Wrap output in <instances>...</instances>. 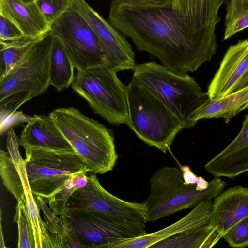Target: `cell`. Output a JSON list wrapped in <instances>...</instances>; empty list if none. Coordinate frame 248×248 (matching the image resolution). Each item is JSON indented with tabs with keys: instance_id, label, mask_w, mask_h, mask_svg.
Returning <instances> with one entry per match:
<instances>
[{
	"instance_id": "1",
	"label": "cell",
	"mask_w": 248,
	"mask_h": 248,
	"mask_svg": "<svg viewBox=\"0 0 248 248\" xmlns=\"http://www.w3.org/2000/svg\"><path fill=\"white\" fill-rule=\"evenodd\" d=\"M108 21L129 38L137 50L157 58L162 65L178 75L195 71L217 52L216 25L191 33L174 13L171 3L113 0Z\"/></svg>"
},
{
	"instance_id": "2",
	"label": "cell",
	"mask_w": 248,
	"mask_h": 248,
	"mask_svg": "<svg viewBox=\"0 0 248 248\" xmlns=\"http://www.w3.org/2000/svg\"><path fill=\"white\" fill-rule=\"evenodd\" d=\"M89 171L112 170L118 155L112 131L73 107L59 108L49 115Z\"/></svg>"
},
{
	"instance_id": "3",
	"label": "cell",
	"mask_w": 248,
	"mask_h": 248,
	"mask_svg": "<svg viewBox=\"0 0 248 248\" xmlns=\"http://www.w3.org/2000/svg\"><path fill=\"white\" fill-rule=\"evenodd\" d=\"M53 37L48 31L36 39L17 65L0 80V108L8 116L26 101L44 93L50 85Z\"/></svg>"
},
{
	"instance_id": "4",
	"label": "cell",
	"mask_w": 248,
	"mask_h": 248,
	"mask_svg": "<svg viewBox=\"0 0 248 248\" xmlns=\"http://www.w3.org/2000/svg\"><path fill=\"white\" fill-rule=\"evenodd\" d=\"M133 71V78L161 101L185 128L196 125L189 120V116L209 98L193 78L178 75L153 62L137 64Z\"/></svg>"
},
{
	"instance_id": "5",
	"label": "cell",
	"mask_w": 248,
	"mask_h": 248,
	"mask_svg": "<svg viewBox=\"0 0 248 248\" xmlns=\"http://www.w3.org/2000/svg\"><path fill=\"white\" fill-rule=\"evenodd\" d=\"M126 93L127 125L148 146L165 153L170 149L176 135L185 129L184 125L134 78L126 86Z\"/></svg>"
},
{
	"instance_id": "6",
	"label": "cell",
	"mask_w": 248,
	"mask_h": 248,
	"mask_svg": "<svg viewBox=\"0 0 248 248\" xmlns=\"http://www.w3.org/2000/svg\"><path fill=\"white\" fill-rule=\"evenodd\" d=\"M118 71L109 63L78 71L71 84L94 112L114 125L129 121L126 86L117 76Z\"/></svg>"
},
{
	"instance_id": "7",
	"label": "cell",
	"mask_w": 248,
	"mask_h": 248,
	"mask_svg": "<svg viewBox=\"0 0 248 248\" xmlns=\"http://www.w3.org/2000/svg\"><path fill=\"white\" fill-rule=\"evenodd\" d=\"M24 164L32 193L45 202L73 175L89 170L75 151L24 148Z\"/></svg>"
},
{
	"instance_id": "8",
	"label": "cell",
	"mask_w": 248,
	"mask_h": 248,
	"mask_svg": "<svg viewBox=\"0 0 248 248\" xmlns=\"http://www.w3.org/2000/svg\"><path fill=\"white\" fill-rule=\"evenodd\" d=\"M86 210L104 214L136 233H146L147 207L142 203L122 200L105 190L95 174L88 176L87 184L75 191L67 203L68 211Z\"/></svg>"
},
{
	"instance_id": "9",
	"label": "cell",
	"mask_w": 248,
	"mask_h": 248,
	"mask_svg": "<svg viewBox=\"0 0 248 248\" xmlns=\"http://www.w3.org/2000/svg\"><path fill=\"white\" fill-rule=\"evenodd\" d=\"M78 71L109 62L94 31L78 12L71 8L50 27Z\"/></svg>"
},
{
	"instance_id": "10",
	"label": "cell",
	"mask_w": 248,
	"mask_h": 248,
	"mask_svg": "<svg viewBox=\"0 0 248 248\" xmlns=\"http://www.w3.org/2000/svg\"><path fill=\"white\" fill-rule=\"evenodd\" d=\"M84 248H109L116 242L138 235L113 218L90 211H66L59 216Z\"/></svg>"
},
{
	"instance_id": "11",
	"label": "cell",
	"mask_w": 248,
	"mask_h": 248,
	"mask_svg": "<svg viewBox=\"0 0 248 248\" xmlns=\"http://www.w3.org/2000/svg\"><path fill=\"white\" fill-rule=\"evenodd\" d=\"M72 1L71 8L82 16L90 26L109 63L118 72L134 70L137 65L135 54L126 38L85 0Z\"/></svg>"
},
{
	"instance_id": "12",
	"label": "cell",
	"mask_w": 248,
	"mask_h": 248,
	"mask_svg": "<svg viewBox=\"0 0 248 248\" xmlns=\"http://www.w3.org/2000/svg\"><path fill=\"white\" fill-rule=\"evenodd\" d=\"M248 69V39L229 46L208 86L209 99L227 95L236 91Z\"/></svg>"
},
{
	"instance_id": "13",
	"label": "cell",
	"mask_w": 248,
	"mask_h": 248,
	"mask_svg": "<svg viewBox=\"0 0 248 248\" xmlns=\"http://www.w3.org/2000/svg\"><path fill=\"white\" fill-rule=\"evenodd\" d=\"M212 199L202 202L175 223L157 231L125 239L111 244L109 248H148L151 245L178 234L210 223Z\"/></svg>"
},
{
	"instance_id": "14",
	"label": "cell",
	"mask_w": 248,
	"mask_h": 248,
	"mask_svg": "<svg viewBox=\"0 0 248 248\" xmlns=\"http://www.w3.org/2000/svg\"><path fill=\"white\" fill-rule=\"evenodd\" d=\"M215 177L233 179L248 172V114L235 139L204 165Z\"/></svg>"
},
{
	"instance_id": "15",
	"label": "cell",
	"mask_w": 248,
	"mask_h": 248,
	"mask_svg": "<svg viewBox=\"0 0 248 248\" xmlns=\"http://www.w3.org/2000/svg\"><path fill=\"white\" fill-rule=\"evenodd\" d=\"M226 185L217 177L209 182L208 187L203 190H197L196 184H191L189 188L170 199L147 208V221L154 222L180 210L194 208L207 200L214 199L223 191Z\"/></svg>"
},
{
	"instance_id": "16",
	"label": "cell",
	"mask_w": 248,
	"mask_h": 248,
	"mask_svg": "<svg viewBox=\"0 0 248 248\" xmlns=\"http://www.w3.org/2000/svg\"><path fill=\"white\" fill-rule=\"evenodd\" d=\"M230 0H172L174 13L190 33L202 31L221 20L218 10Z\"/></svg>"
},
{
	"instance_id": "17",
	"label": "cell",
	"mask_w": 248,
	"mask_h": 248,
	"mask_svg": "<svg viewBox=\"0 0 248 248\" xmlns=\"http://www.w3.org/2000/svg\"><path fill=\"white\" fill-rule=\"evenodd\" d=\"M18 143L24 148L74 150L49 115L31 117L21 132Z\"/></svg>"
},
{
	"instance_id": "18",
	"label": "cell",
	"mask_w": 248,
	"mask_h": 248,
	"mask_svg": "<svg viewBox=\"0 0 248 248\" xmlns=\"http://www.w3.org/2000/svg\"><path fill=\"white\" fill-rule=\"evenodd\" d=\"M248 216V188L231 187L214 199L210 224L223 230V235Z\"/></svg>"
},
{
	"instance_id": "19",
	"label": "cell",
	"mask_w": 248,
	"mask_h": 248,
	"mask_svg": "<svg viewBox=\"0 0 248 248\" xmlns=\"http://www.w3.org/2000/svg\"><path fill=\"white\" fill-rule=\"evenodd\" d=\"M0 15L15 24L25 36L39 39L50 30L35 2L26 3L21 0H0Z\"/></svg>"
},
{
	"instance_id": "20",
	"label": "cell",
	"mask_w": 248,
	"mask_h": 248,
	"mask_svg": "<svg viewBox=\"0 0 248 248\" xmlns=\"http://www.w3.org/2000/svg\"><path fill=\"white\" fill-rule=\"evenodd\" d=\"M247 108L248 86L223 97L208 100L191 113L189 120L196 125L201 119L222 118L228 123Z\"/></svg>"
},
{
	"instance_id": "21",
	"label": "cell",
	"mask_w": 248,
	"mask_h": 248,
	"mask_svg": "<svg viewBox=\"0 0 248 248\" xmlns=\"http://www.w3.org/2000/svg\"><path fill=\"white\" fill-rule=\"evenodd\" d=\"M191 185L184 182L181 172L177 168L163 167L151 177L150 194L144 202L147 208L150 207L187 189Z\"/></svg>"
},
{
	"instance_id": "22",
	"label": "cell",
	"mask_w": 248,
	"mask_h": 248,
	"mask_svg": "<svg viewBox=\"0 0 248 248\" xmlns=\"http://www.w3.org/2000/svg\"><path fill=\"white\" fill-rule=\"evenodd\" d=\"M53 37L50 59V85L60 91L73 83L75 67L60 41Z\"/></svg>"
},
{
	"instance_id": "23",
	"label": "cell",
	"mask_w": 248,
	"mask_h": 248,
	"mask_svg": "<svg viewBox=\"0 0 248 248\" xmlns=\"http://www.w3.org/2000/svg\"><path fill=\"white\" fill-rule=\"evenodd\" d=\"M37 204L43 213L44 221L51 235L55 248H84L71 234L60 217H58L46 205L42 198L36 196Z\"/></svg>"
},
{
	"instance_id": "24",
	"label": "cell",
	"mask_w": 248,
	"mask_h": 248,
	"mask_svg": "<svg viewBox=\"0 0 248 248\" xmlns=\"http://www.w3.org/2000/svg\"><path fill=\"white\" fill-rule=\"evenodd\" d=\"M36 40L24 36L14 40L0 41V80L21 61Z\"/></svg>"
},
{
	"instance_id": "25",
	"label": "cell",
	"mask_w": 248,
	"mask_h": 248,
	"mask_svg": "<svg viewBox=\"0 0 248 248\" xmlns=\"http://www.w3.org/2000/svg\"><path fill=\"white\" fill-rule=\"evenodd\" d=\"M87 172L77 173L67 179L62 186L45 202L49 205V208L57 216L65 213L67 202L77 190L84 186L88 182Z\"/></svg>"
},
{
	"instance_id": "26",
	"label": "cell",
	"mask_w": 248,
	"mask_h": 248,
	"mask_svg": "<svg viewBox=\"0 0 248 248\" xmlns=\"http://www.w3.org/2000/svg\"><path fill=\"white\" fill-rule=\"evenodd\" d=\"M212 228L209 223L159 241L149 248H200Z\"/></svg>"
},
{
	"instance_id": "27",
	"label": "cell",
	"mask_w": 248,
	"mask_h": 248,
	"mask_svg": "<svg viewBox=\"0 0 248 248\" xmlns=\"http://www.w3.org/2000/svg\"><path fill=\"white\" fill-rule=\"evenodd\" d=\"M226 7L223 40L248 28V0H230Z\"/></svg>"
},
{
	"instance_id": "28",
	"label": "cell",
	"mask_w": 248,
	"mask_h": 248,
	"mask_svg": "<svg viewBox=\"0 0 248 248\" xmlns=\"http://www.w3.org/2000/svg\"><path fill=\"white\" fill-rule=\"evenodd\" d=\"M13 221L17 224L18 231V248H35L32 229L24 202L17 201Z\"/></svg>"
},
{
	"instance_id": "29",
	"label": "cell",
	"mask_w": 248,
	"mask_h": 248,
	"mask_svg": "<svg viewBox=\"0 0 248 248\" xmlns=\"http://www.w3.org/2000/svg\"><path fill=\"white\" fill-rule=\"evenodd\" d=\"M35 3L50 26L70 9L72 4V0H36Z\"/></svg>"
},
{
	"instance_id": "30",
	"label": "cell",
	"mask_w": 248,
	"mask_h": 248,
	"mask_svg": "<svg viewBox=\"0 0 248 248\" xmlns=\"http://www.w3.org/2000/svg\"><path fill=\"white\" fill-rule=\"evenodd\" d=\"M223 238L232 248H244L248 246V216L232 226Z\"/></svg>"
},
{
	"instance_id": "31",
	"label": "cell",
	"mask_w": 248,
	"mask_h": 248,
	"mask_svg": "<svg viewBox=\"0 0 248 248\" xmlns=\"http://www.w3.org/2000/svg\"><path fill=\"white\" fill-rule=\"evenodd\" d=\"M24 36L15 24L0 15V41L14 40Z\"/></svg>"
},
{
	"instance_id": "32",
	"label": "cell",
	"mask_w": 248,
	"mask_h": 248,
	"mask_svg": "<svg viewBox=\"0 0 248 248\" xmlns=\"http://www.w3.org/2000/svg\"><path fill=\"white\" fill-rule=\"evenodd\" d=\"M223 230L218 226L213 227L208 233L200 248H210L213 247L223 237Z\"/></svg>"
},
{
	"instance_id": "33",
	"label": "cell",
	"mask_w": 248,
	"mask_h": 248,
	"mask_svg": "<svg viewBox=\"0 0 248 248\" xmlns=\"http://www.w3.org/2000/svg\"><path fill=\"white\" fill-rule=\"evenodd\" d=\"M180 171L184 182L186 184H196L198 176L194 174L188 166H182L179 164Z\"/></svg>"
},
{
	"instance_id": "34",
	"label": "cell",
	"mask_w": 248,
	"mask_h": 248,
	"mask_svg": "<svg viewBox=\"0 0 248 248\" xmlns=\"http://www.w3.org/2000/svg\"><path fill=\"white\" fill-rule=\"evenodd\" d=\"M209 186V182L206 181L203 177L199 176L196 184V188L198 190H203L207 189Z\"/></svg>"
},
{
	"instance_id": "35",
	"label": "cell",
	"mask_w": 248,
	"mask_h": 248,
	"mask_svg": "<svg viewBox=\"0 0 248 248\" xmlns=\"http://www.w3.org/2000/svg\"><path fill=\"white\" fill-rule=\"evenodd\" d=\"M248 86V69L245 74L239 85H238L236 91L240 90Z\"/></svg>"
},
{
	"instance_id": "36",
	"label": "cell",
	"mask_w": 248,
	"mask_h": 248,
	"mask_svg": "<svg viewBox=\"0 0 248 248\" xmlns=\"http://www.w3.org/2000/svg\"><path fill=\"white\" fill-rule=\"evenodd\" d=\"M151 3L158 4V5H165L171 3L172 0H143Z\"/></svg>"
},
{
	"instance_id": "37",
	"label": "cell",
	"mask_w": 248,
	"mask_h": 248,
	"mask_svg": "<svg viewBox=\"0 0 248 248\" xmlns=\"http://www.w3.org/2000/svg\"><path fill=\"white\" fill-rule=\"evenodd\" d=\"M1 214H2V210H1V209H0V248H5L7 247L5 246V244L4 241V237H3V232H2V224H1V218H2Z\"/></svg>"
},
{
	"instance_id": "38",
	"label": "cell",
	"mask_w": 248,
	"mask_h": 248,
	"mask_svg": "<svg viewBox=\"0 0 248 248\" xmlns=\"http://www.w3.org/2000/svg\"><path fill=\"white\" fill-rule=\"evenodd\" d=\"M22 1L26 3H31L35 2L36 0H21Z\"/></svg>"
}]
</instances>
